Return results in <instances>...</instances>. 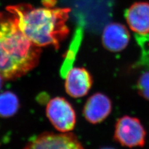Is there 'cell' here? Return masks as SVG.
<instances>
[{
	"label": "cell",
	"mask_w": 149,
	"mask_h": 149,
	"mask_svg": "<svg viewBox=\"0 0 149 149\" xmlns=\"http://www.w3.org/2000/svg\"><path fill=\"white\" fill-rule=\"evenodd\" d=\"M24 149H85L75 135L45 132L31 139Z\"/></svg>",
	"instance_id": "5"
},
{
	"label": "cell",
	"mask_w": 149,
	"mask_h": 149,
	"mask_svg": "<svg viewBox=\"0 0 149 149\" xmlns=\"http://www.w3.org/2000/svg\"><path fill=\"white\" fill-rule=\"evenodd\" d=\"M46 115L54 128L60 132H70L75 127V111L64 97H55L50 100L46 106Z\"/></svg>",
	"instance_id": "4"
},
{
	"label": "cell",
	"mask_w": 149,
	"mask_h": 149,
	"mask_svg": "<svg viewBox=\"0 0 149 149\" xmlns=\"http://www.w3.org/2000/svg\"><path fill=\"white\" fill-rule=\"evenodd\" d=\"M114 138L124 147H142L146 143V132L139 119L124 116L116 123Z\"/></svg>",
	"instance_id": "3"
},
{
	"label": "cell",
	"mask_w": 149,
	"mask_h": 149,
	"mask_svg": "<svg viewBox=\"0 0 149 149\" xmlns=\"http://www.w3.org/2000/svg\"><path fill=\"white\" fill-rule=\"evenodd\" d=\"M19 102L15 94L6 91L0 94V116L8 118L15 114L19 109Z\"/></svg>",
	"instance_id": "10"
},
{
	"label": "cell",
	"mask_w": 149,
	"mask_h": 149,
	"mask_svg": "<svg viewBox=\"0 0 149 149\" xmlns=\"http://www.w3.org/2000/svg\"><path fill=\"white\" fill-rule=\"evenodd\" d=\"M139 94L145 100L149 101V72L142 73L137 83Z\"/></svg>",
	"instance_id": "11"
},
{
	"label": "cell",
	"mask_w": 149,
	"mask_h": 149,
	"mask_svg": "<svg viewBox=\"0 0 149 149\" xmlns=\"http://www.w3.org/2000/svg\"><path fill=\"white\" fill-rule=\"evenodd\" d=\"M112 111L109 97L101 93H96L88 99L84 106V118L92 124H99L108 117Z\"/></svg>",
	"instance_id": "7"
},
{
	"label": "cell",
	"mask_w": 149,
	"mask_h": 149,
	"mask_svg": "<svg viewBox=\"0 0 149 149\" xmlns=\"http://www.w3.org/2000/svg\"><path fill=\"white\" fill-rule=\"evenodd\" d=\"M92 85L93 78L90 73L85 68H72L65 74V91L69 96L74 98L86 95Z\"/></svg>",
	"instance_id": "6"
},
{
	"label": "cell",
	"mask_w": 149,
	"mask_h": 149,
	"mask_svg": "<svg viewBox=\"0 0 149 149\" xmlns=\"http://www.w3.org/2000/svg\"><path fill=\"white\" fill-rule=\"evenodd\" d=\"M57 0H42L44 5L46 8H52L56 4Z\"/></svg>",
	"instance_id": "12"
},
{
	"label": "cell",
	"mask_w": 149,
	"mask_h": 149,
	"mask_svg": "<svg viewBox=\"0 0 149 149\" xmlns=\"http://www.w3.org/2000/svg\"><path fill=\"white\" fill-rule=\"evenodd\" d=\"M41 52V47L19 29L10 13L0 11V77L3 80L18 78L34 69Z\"/></svg>",
	"instance_id": "2"
},
{
	"label": "cell",
	"mask_w": 149,
	"mask_h": 149,
	"mask_svg": "<svg viewBox=\"0 0 149 149\" xmlns=\"http://www.w3.org/2000/svg\"><path fill=\"white\" fill-rule=\"evenodd\" d=\"M2 80H3V79L0 77V89H1L2 86Z\"/></svg>",
	"instance_id": "13"
},
{
	"label": "cell",
	"mask_w": 149,
	"mask_h": 149,
	"mask_svg": "<svg viewBox=\"0 0 149 149\" xmlns=\"http://www.w3.org/2000/svg\"><path fill=\"white\" fill-rule=\"evenodd\" d=\"M6 11L23 34L40 47L52 46L57 50L69 34L70 8H34L24 3L8 6Z\"/></svg>",
	"instance_id": "1"
},
{
	"label": "cell",
	"mask_w": 149,
	"mask_h": 149,
	"mask_svg": "<svg viewBox=\"0 0 149 149\" xmlns=\"http://www.w3.org/2000/svg\"><path fill=\"white\" fill-rule=\"evenodd\" d=\"M129 40L130 34L127 28L119 23H111L106 26L102 32V44L111 52L123 50L127 46Z\"/></svg>",
	"instance_id": "8"
},
{
	"label": "cell",
	"mask_w": 149,
	"mask_h": 149,
	"mask_svg": "<svg viewBox=\"0 0 149 149\" xmlns=\"http://www.w3.org/2000/svg\"><path fill=\"white\" fill-rule=\"evenodd\" d=\"M125 18L129 26L136 33H149V3H135L125 12Z\"/></svg>",
	"instance_id": "9"
},
{
	"label": "cell",
	"mask_w": 149,
	"mask_h": 149,
	"mask_svg": "<svg viewBox=\"0 0 149 149\" xmlns=\"http://www.w3.org/2000/svg\"><path fill=\"white\" fill-rule=\"evenodd\" d=\"M101 149H114V148H111V147H104V148H102Z\"/></svg>",
	"instance_id": "14"
}]
</instances>
